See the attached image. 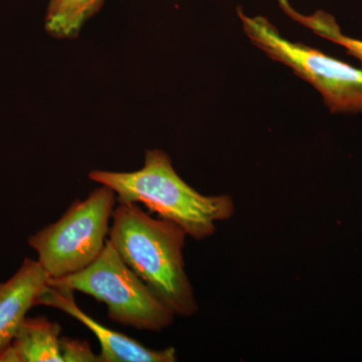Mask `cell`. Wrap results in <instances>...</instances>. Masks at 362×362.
<instances>
[{
	"mask_svg": "<svg viewBox=\"0 0 362 362\" xmlns=\"http://www.w3.org/2000/svg\"><path fill=\"white\" fill-rule=\"evenodd\" d=\"M104 0H51L45 18V28L62 39L76 37L88 18L94 16Z\"/></svg>",
	"mask_w": 362,
	"mask_h": 362,
	"instance_id": "cell-9",
	"label": "cell"
},
{
	"mask_svg": "<svg viewBox=\"0 0 362 362\" xmlns=\"http://www.w3.org/2000/svg\"><path fill=\"white\" fill-rule=\"evenodd\" d=\"M89 177L113 189L117 202L144 204L151 213L173 221L197 240L211 237L216 223L230 220L235 214L232 197L199 194L177 175L170 157L159 149L147 150L139 170H93Z\"/></svg>",
	"mask_w": 362,
	"mask_h": 362,
	"instance_id": "cell-2",
	"label": "cell"
},
{
	"mask_svg": "<svg viewBox=\"0 0 362 362\" xmlns=\"http://www.w3.org/2000/svg\"><path fill=\"white\" fill-rule=\"evenodd\" d=\"M283 11H285L292 20L301 23L305 28H309L315 35L323 39L330 40L334 44L341 45L346 49L347 54L356 57L362 64V40L347 37L341 32L337 21L329 13L323 11H317L311 16H304L297 13L288 0H278Z\"/></svg>",
	"mask_w": 362,
	"mask_h": 362,
	"instance_id": "cell-10",
	"label": "cell"
},
{
	"mask_svg": "<svg viewBox=\"0 0 362 362\" xmlns=\"http://www.w3.org/2000/svg\"><path fill=\"white\" fill-rule=\"evenodd\" d=\"M117 204L113 189L102 185L77 199L59 220L28 239L49 279L84 270L103 252Z\"/></svg>",
	"mask_w": 362,
	"mask_h": 362,
	"instance_id": "cell-4",
	"label": "cell"
},
{
	"mask_svg": "<svg viewBox=\"0 0 362 362\" xmlns=\"http://www.w3.org/2000/svg\"><path fill=\"white\" fill-rule=\"evenodd\" d=\"M238 14L252 44L313 86L332 113H362V69L286 40L265 18H251L240 9Z\"/></svg>",
	"mask_w": 362,
	"mask_h": 362,
	"instance_id": "cell-5",
	"label": "cell"
},
{
	"mask_svg": "<svg viewBox=\"0 0 362 362\" xmlns=\"http://www.w3.org/2000/svg\"><path fill=\"white\" fill-rule=\"evenodd\" d=\"M62 327L47 317H25L13 341L0 354V362H63Z\"/></svg>",
	"mask_w": 362,
	"mask_h": 362,
	"instance_id": "cell-8",
	"label": "cell"
},
{
	"mask_svg": "<svg viewBox=\"0 0 362 362\" xmlns=\"http://www.w3.org/2000/svg\"><path fill=\"white\" fill-rule=\"evenodd\" d=\"M37 305H44L65 312L85 325L100 343V362L177 361V354L173 347L161 350L148 349L137 340L98 322L78 306L74 291L70 289L52 287L47 284L37 297L35 306Z\"/></svg>",
	"mask_w": 362,
	"mask_h": 362,
	"instance_id": "cell-6",
	"label": "cell"
},
{
	"mask_svg": "<svg viewBox=\"0 0 362 362\" xmlns=\"http://www.w3.org/2000/svg\"><path fill=\"white\" fill-rule=\"evenodd\" d=\"M47 284L89 295L106 305L110 320L135 329L163 330L176 317L124 262L109 239L101 255L84 270L64 278H49Z\"/></svg>",
	"mask_w": 362,
	"mask_h": 362,
	"instance_id": "cell-3",
	"label": "cell"
},
{
	"mask_svg": "<svg viewBox=\"0 0 362 362\" xmlns=\"http://www.w3.org/2000/svg\"><path fill=\"white\" fill-rule=\"evenodd\" d=\"M47 279L39 262L26 258L13 276L0 283V354L13 341L26 314L35 306Z\"/></svg>",
	"mask_w": 362,
	"mask_h": 362,
	"instance_id": "cell-7",
	"label": "cell"
},
{
	"mask_svg": "<svg viewBox=\"0 0 362 362\" xmlns=\"http://www.w3.org/2000/svg\"><path fill=\"white\" fill-rule=\"evenodd\" d=\"M108 239L126 264L157 293L176 316L199 310L185 271L187 233L173 221L152 218L134 202H118Z\"/></svg>",
	"mask_w": 362,
	"mask_h": 362,
	"instance_id": "cell-1",
	"label": "cell"
},
{
	"mask_svg": "<svg viewBox=\"0 0 362 362\" xmlns=\"http://www.w3.org/2000/svg\"><path fill=\"white\" fill-rule=\"evenodd\" d=\"M59 350L63 362H100L99 354L93 351L87 340L61 337Z\"/></svg>",
	"mask_w": 362,
	"mask_h": 362,
	"instance_id": "cell-11",
	"label": "cell"
}]
</instances>
